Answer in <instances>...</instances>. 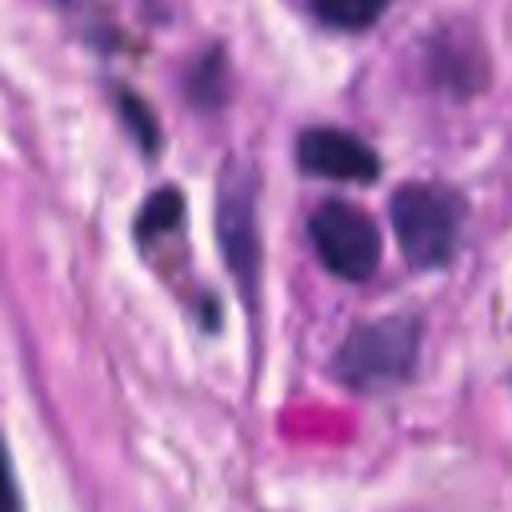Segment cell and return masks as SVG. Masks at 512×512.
<instances>
[{
    "label": "cell",
    "mask_w": 512,
    "mask_h": 512,
    "mask_svg": "<svg viewBox=\"0 0 512 512\" xmlns=\"http://www.w3.org/2000/svg\"><path fill=\"white\" fill-rule=\"evenodd\" d=\"M464 216H468L464 196L436 180L400 184L388 204L396 244H400L404 260L420 272L444 268L456 256L460 236H464Z\"/></svg>",
    "instance_id": "6da1fadb"
},
{
    "label": "cell",
    "mask_w": 512,
    "mask_h": 512,
    "mask_svg": "<svg viewBox=\"0 0 512 512\" xmlns=\"http://www.w3.org/2000/svg\"><path fill=\"white\" fill-rule=\"evenodd\" d=\"M420 368V320L416 316H380L348 328L332 356V372L344 388L388 392L416 376Z\"/></svg>",
    "instance_id": "7a4b0ae2"
},
{
    "label": "cell",
    "mask_w": 512,
    "mask_h": 512,
    "mask_svg": "<svg viewBox=\"0 0 512 512\" xmlns=\"http://www.w3.org/2000/svg\"><path fill=\"white\" fill-rule=\"evenodd\" d=\"M260 172L248 160H228L216 188V240L248 312L260 308Z\"/></svg>",
    "instance_id": "3957f363"
},
{
    "label": "cell",
    "mask_w": 512,
    "mask_h": 512,
    "mask_svg": "<svg viewBox=\"0 0 512 512\" xmlns=\"http://www.w3.org/2000/svg\"><path fill=\"white\" fill-rule=\"evenodd\" d=\"M308 244L336 280H368L380 264V228L348 200H324L308 216Z\"/></svg>",
    "instance_id": "277c9868"
},
{
    "label": "cell",
    "mask_w": 512,
    "mask_h": 512,
    "mask_svg": "<svg viewBox=\"0 0 512 512\" xmlns=\"http://www.w3.org/2000/svg\"><path fill=\"white\" fill-rule=\"evenodd\" d=\"M296 164L308 172V176H320V180H352V184H364V180H376L380 172V156L368 140H360L356 132H344L336 124H312L296 136Z\"/></svg>",
    "instance_id": "5b68a950"
},
{
    "label": "cell",
    "mask_w": 512,
    "mask_h": 512,
    "mask_svg": "<svg viewBox=\"0 0 512 512\" xmlns=\"http://www.w3.org/2000/svg\"><path fill=\"white\" fill-rule=\"evenodd\" d=\"M180 220H184V200H180V192H176V188H156V192L144 200L140 216H136V228H132V232H136V244L148 248L156 236L176 232Z\"/></svg>",
    "instance_id": "8992f818"
},
{
    "label": "cell",
    "mask_w": 512,
    "mask_h": 512,
    "mask_svg": "<svg viewBox=\"0 0 512 512\" xmlns=\"http://www.w3.org/2000/svg\"><path fill=\"white\" fill-rule=\"evenodd\" d=\"M188 100L196 108H220L228 100V60L220 48H208L188 68Z\"/></svg>",
    "instance_id": "52a82bcc"
},
{
    "label": "cell",
    "mask_w": 512,
    "mask_h": 512,
    "mask_svg": "<svg viewBox=\"0 0 512 512\" xmlns=\"http://www.w3.org/2000/svg\"><path fill=\"white\" fill-rule=\"evenodd\" d=\"M308 8L316 12L320 24L340 28V32H360L368 24H376L388 12V0H308Z\"/></svg>",
    "instance_id": "ba28073f"
},
{
    "label": "cell",
    "mask_w": 512,
    "mask_h": 512,
    "mask_svg": "<svg viewBox=\"0 0 512 512\" xmlns=\"http://www.w3.org/2000/svg\"><path fill=\"white\" fill-rule=\"evenodd\" d=\"M120 112H124V124L132 128V136H136V144L144 148V152H156V144H160V132H156V120H152V112L132 96V92H120Z\"/></svg>",
    "instance_id": "9c48e42d"
},
{
    "label": "cell",
    "mask_w": 512,
    "mask_h": 512,
    "mask_svg": "<svg viewBox=\"0 0 512 512\" xmlns=\"http://www.w3.org/2000/svg\"><path fill=\"white\" fill-rule=\"evenodd\" d=\"M56 4H60V8H68V16H72V20H80V24L92 32V40H96V44H108V36H104V32H112V24L100 16V4H96V0H56Z\"/></svg>",
    "instance_id": "30bf717a"
}]
</instances>
